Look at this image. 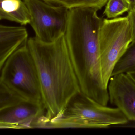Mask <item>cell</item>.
Here are the masks:
<instances>
[{"mask_svg": "<svg viewBox=\"0 0 135 135\" xmlns=\"http://www.w3.org/2000/svg\"><path fill=\"white\" fill-rule=\"evenodd\" d=\"M92 7L69 10L65 41L81 92L102 104L109 100L103 80L99 33L103 19Z\"/></svg>", "mask_w": 135, "mask_h": 135, "instance_id": "cell-1", "label": "cell"}, {"mask_svg": "<svg viewBox=\"0 0 135 135\" xmlns=\"http://www.w3.org/2000/svg\"><path fill=\"white\" fill-rule=\"evenodd\" d=\"M27 46L36 65L48 124L61 113L70 100L81 92L65 35L51 42L35 37Z\"/></svg>", "mask_w": 135, "mask_h": 135, "instance_id": "cell-2", "label": "cell"}, {"mask_svg": "<svg viewBox=\"0 0 135 135\" xmlns=\"http://www.w3.org/2000/svg\"><path fill=\"white\" fill-rule=\"evenodd\" d=\"M128 122L117 107L100 104L80 92L73 97L60 114L50 121L47 128H105L124 125Z\"/></svg>", "mask_w": 135, "mask_h": 135, "instance_id": "cell-3", "label": "cell"}, {"mask_svg": "<svg viewBox=\"0 0 135 135\" xmlns=\"http://www.w3.org/2000/svg\"><path fill=\"white\" fill-rule=\"evenodd\" d=\"M0 83L26 101L42 103L40 80L27 43L12 54L0 67Z\"/></svg>", "mask_w": 135, "mask_h": 135, "instance_id": "cell-4", "label": "cell"}, {"mask_svg": "<svg viewBox=\"0 0 135 135\" xmlns=\"http://www.w3.org/2000/svg\"><path fill=\"white\" fill-rule=\"evenodd\" d=\"M132 42V27L128 16L103 19L99 45L102 76L107 88L116 64Z\"/></svg>", "mask_w": 135, "mask_h": 135, "instance_id": "cell-5", "label": "cell"}, {"mask_svg": "<svg viewBox=\"0 0 135 135\" xmlns=\"http://www.w3.org/2000/svg\"><path fill=\"white\" fill-rule=\"evenodd\" d=\"M30 16V25L35 37L45 42H51L65 35L69 10L44 0H23Z\"/></svg>", "mask_w": 135, "mask_h": 135, "instance_id": "cell-6", "label": "cell"}, {"mask_svg": "<svg viewBox=\"0 0 135 135\" xmlns=\"http://www.w3.org/2000/svg\"><path fill=\"white\" fill-rule=\"evenodd\" d=\"M46 110L42 103L24 101L0 110L1 129L46 128Z\"/></svg>", "mask_w": 135, "mask_h": 135, "instance_id": "cell-7", "label": "cell"}, {"mask_svg": "<svg viewBox=\"0 0 135 135\" xmlns=\"http://www.w3.org/2000/svg\"><path fill=\"white\" fill-rule=\"evenodd\" d=\"M109 102L119 109L129 121L135 122V80L129 73L112 76L107 86Z\"/></svg>", "mask_w": 135, "mask_h": 135, "instance_id": "cell-8", "label": "cell"}, {"mask_svg": "<svg viewBox=\"0 0 135 135\" xmlns=\"http://www.w3.org/2000/svg\"><path fill=\"white\" fill-rule=\"evenodd\" d=\"M28 34L23 26H0V67L16 51L27 43Z\"/></svg>", "mask_w": 135, "mask_h": 135, "instance_id": "cell-9", "label": "cell"}, {"mask_svg": "<svg viewBox=\"0 0 135 135\" xmlns=\"http://www.w3.org/2000/svg\"><path fill=\"white\" fill-rule=\"evenodd\" d=\"M0 19L25 26L30 24V16L23 1L0 0Z\"/></svg>", "mask_w": 135, "mask_h": 135, "instance_id": "cell-10", "label": "cell"}, {"mask_svg": "<svg viewBox=\"0 0 135 135\" xmlns=\"http://www.w3.org/2000/svg\"><path fill=\"white\" fill-rule=\"evenodd\" d=\"M134 72L135 42H132L116 64L112 73V76L120 73H129Z\"/></svg>", "mask_w": 135, "mask_h": 135, "instance_id": "cell-11", "label": "cell"}, {"mask_svg": "<svg viewBox=\"0 0 135 135\" xmlns=\"http://www.w3.org/2000/svg\"><path fill=\"white\" fill-rule=\"evenodd\" d=\"M54 5L63 6L70 9L81 7H92L101 10L108 0H44Z\"/></svg>", "mask_w": 135, "mask_h": 135, "instance_id": "cell-12", "label": "cell"}, {"mask_svg": "<svg viewBox=\"0 0 135 135\" xmlns=\"http://www.w3.org/2000/svg\"><path fill=\"white\" fill-rule=\"evenodd\" d=\"M26 101L18 93L0 83V110L13 107Z\"/></svg>", "mask_w": 135, "mask_h": 135, "instance_id": "cell-13", "label": "cell"}, {"mask_svg": "<svg viewBox=\"0 0 135 135\" xmlns=\"http://www.w3.org/2000/svg\"><path fill=\"white\" fill-rule=\"evenodd\" d=\"M132 7L129 0H108L103 12L107 19L117 18L128 12Z\"/></svg>", "mask_w": 135, "mask_h": 135, "instance_id": "cell-14", "label": "cell"}, {"mask_svg": "<svg viewBox=\"0 0 135 135\" xmlns=\"http://www.w3.org/2000/svg\"><path fill=\"white\" fill-rule=\"evenodd\" d=\"M127 16L129 18L132 27V42H135V5L132 6L128 12Z\"/></svg>", "mask_w": 135, "mask_h": 135, "instance_id": "cell-15", "label": "cell"}, {"mask_svg": "<svg viewBox=\"0 0 135 135\" xmlns=\"http://www.w3.org/2000/svg\"><path fill=\"white\" fill-rule=\"evenodd\" d=\"M129 74L131 75V76L133 78V79L135 80V72L131 73H129Z\"/></svg>", "mask_w": 135, "mask_h": 135, "instance_id": "cell-16", "label": "cell"}, {"mask_svg": "<svg viewBox=\"0 0 135 135\" xmlns=\"http://www.w3.org/2000/svg\"><path fill=\"white\" fill-rule=\"evenodd\" d=\"M131 3H132V6L135 5V0H129Z\"/></svg>", "mask_w": 135, "mask_h": 135, "instance_id": "cell-17", "label": "cell"}]
</instances>
